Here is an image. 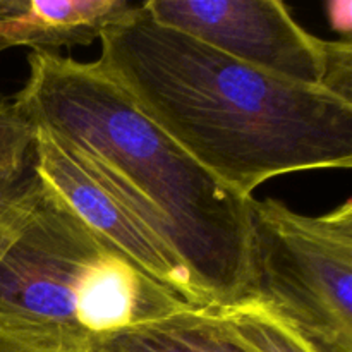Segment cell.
Returning a JSON list of instances; mask_svg holds the SVG:
<instances>
[{
	"instance_id": "7c38bea8",
	"label": "cell",
	"mask_w": 352,
	"mask_h": 352,
	"mask_svg": "<svg viewBox=\"0 0 352 352\" xmlns=\"http://www.w3.org/2000/svg\"><path fill=\"white\" fill-rule=\"evenodd\" d=\"M38 179L33 170L19 181H0V222L36 189Z\"/></svg>"
},
{
	"instance_id": "ba28073f",
	"label": "cell",
	"mask_w": 352,
	"mask_h": 352,
	"mask_svg": "<svg viewBox=\"0 0 352 352\" xmlns=\"http://www.w3.org/2000/svg\"><path fill=\"white\" fill-rule=\"evenodd\" d=\"M86 352H246L217 320L213 309H184L157 322L89 340Z\"/></svg>"
},
{
	"instance_id": "8fae6325",
	"label": "cell",
	"mask_w": 352,
	"mask_h": 352,
	"mask_svg": "<svg viewBox=\"0 0 352 352\" xmlns=\"http://www.w3.org/2000/svg\"><path fill=\"white\" fill-rule=\"evenodd\" d=\"M0 352H86L52 340L34 339L0 327Z\"/></svg>"
},
{
	"instance_id": "9a60e30c",
	"label": "cell",
	"mask_w": 352,
	"mask_h": 352,
	"mask_svg": "<svg viewBox=\"0 0 352 352\" xmlns=\"http://www.w3.org/2000/svg\"><path fill=\"white\" fill-rule=\"evenodd\" d=\"M7 48H10V47H9V45H7V41L3 40L2 36H0V54H2L3 50H7Z\"/></svg>"
},
{
	"instance_id": "277c9868",
	"label": "cell",
	"mask_w": 352,
	"mask_h": 352,
	"mask_svg": "<svg viewBox=\"0 0 352 352\" xmlns=\"http://www.w3.org/2000/svg\"><path fill=\"white\" fill-rule=\"evenodd\" d=\"M250 296L320 352H352V199L309 217L248 201Z\"/></svg>"
},
{
	"instance_id": "4fadbf2b",
	"label": "cell",
	"mask_w": 352,
	"mask_h": 352,
	"mask_svg": "<svg viewBox=\"0 0 352 352\" xmlns=\"http://www.w3.org/2000/svg\"><path fill=\"white\" fill-rule=\"evenodd\" d=\"M38 191H40V182H38L36 189H34V191L31 192V195L28 196L24 201H21L19 205H17L16 208H14L12 212H10L9 215H7L6 219L0 222V261H2L3 254L7 253V250H9L10 244L14 243V239L17 237V234H19L21 227H23L24 220H26L31 206H33V201H34V198H36Z\"/></svg>"
},
{
	"instance_id": "8992f818",
	"label": "cell",
	"mask_w": 352,
	"mask_h": 352,
	"mask_svg": "<svg viewBox=\"0 0 352 352\" xmlns=\"http://www.w3.org/2000/svg\"><path fill=\"white\" fill-rule=\"evenodd\" d=\"M31 170L86 227L192 309H210L181 254L151 229L60 138L36 127Z\"/></svg>"
},
{
	"instance_id": "9c48e42d",
	"label": "cell",
	"mask_w": 352,
	"mask_h": 352,
	"mask_svg": "<svg viewBox=\"0 0 352 352\" xmlns=\"http://www.w3.org/2000/svg\"><path fill=\"white\" fill-rule=\"evenodd\" d=\"M213 313L230 339L246 352H320L301 333L253 301Z\"/></svg>"
},
{
	"instance_id": "30bf717a",
	"label": "cell",
	"mask_w": 352,
	"mask_h": 352,
	"mask_svg": "<svg viewBox=\"0 0 352 352\" xmlns=\"http://www.w3.org/2000/svg\"><path fill=\"white\" fill-rule=\"evenodd\" d=\"M36 127L16 103L0 95V181H19L31 172Z\"/></svg>"
},
{
	"instance_id": "5b68a950",
	"label": "cell",
	"mask_w": 352,
	"mask_h": 352,
	"mask_svg": "<svg viewBox=\"0 0 352 352\" xmlns=\"http://www.w3.org/2000/svg\"><path fill=\"white\" fill-rule=\"evenodd\" d=\"M144 9L248 65L352 102L351 40H322L278 0H146Z\"/></svg>"
},
{
	"instance_id": "7a4b0ae2",
	"label": "cell",
	"mask_w": 352,
	"mask_h": 352,
	"mask_svg": "<svg viewBox=\"0 0 352 352\" xmlns=\"http://www.w3.org/2000/svg\"><path fill=\"white\" fill-rule=\"evenodd\" d=\"M12 102L67 143L181 254L213 309L250 296L248 201L196 164L95 62L31 52Z\"/></svg>"
},
{
	"instance_id": "52a82bcc",
	"label": "cell",
	"mask_w": 352,
	"mask_h": 352,
	"mask_svg": "<svg viewBox=\"0 0 352 352\" xmlns=\"http://www.w3.org/2000/svg\"><path fill=\"white\" fill-rule=\"evenodd\" d=\"M129 0H0V36L31 52L85 47L140 12Z\"/></svg>"
},
{
	"instance_id": "5bb4252c",
	"label": "cell",
	"mask_w": 352,
	"mask_h": 352,
	"mask_svg": "<svg viewBox=\"0 0 352 352\" xmlns=\"http://www.w3.org/2000/svg\"><path fill=\"white\" fill-rule=\"evenodd\" d=\"M330 21H332L333 28L346 34L349 40L351 28H352V16H351V2L344 0V2H332L330 3Z\"/></svg>"
},
{
	"instance_id": "6da1fadb",
	"label": "cell",
	"mask_w": 352,
	"mask_h": 352,
	"mask_svg": "<svg viewBox=\"0 0 352 352\" xmlns=\"http://www.w3.org/2000/svg\"><path fill=\"white\" fill-rule=\"evenodd\" d=\"M103 72L241 198L278 175L352 167V102L248 65L143 7L100 36Z\"/></svg>"
},
{
	"instance_id": "3957f363",
	"label": "cell",
	"mask_w": 352,
	"mask_h": 352,
	"mask_svg": "<svg viewBox=\"0 0 352 352\" xmlns=\"http://www.w3.org/2000/svg\"><path fill=\"white\" fill-rule=\"evenodd\" d=\"M184 309L192 308L40 184L0 261V327L86 351L89 340Z\"/></svg>"
}]
</instances>
